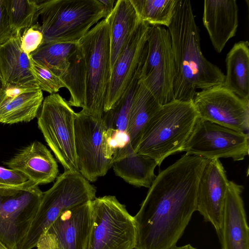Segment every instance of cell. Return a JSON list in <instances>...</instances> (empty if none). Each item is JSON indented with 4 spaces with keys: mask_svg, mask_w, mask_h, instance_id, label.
<instances>
[{
    "mask_svg": "<svg viewBox=\"0 0 249 249\" xmlns=\"http://www.w3.org/2000/svg\"><path fill=\"white\" fill-rule=\"evenodd\" d=\"M206 159L185 154L160 171L133 216L135 249H170L197 208V191Z\"/></svg>",
    "mask_w": 249,
    "mask_h": 249,
    "instance_id": "1",
    "label": "cell"
},
{
    "mask_svg": "<svg viewBox=\"0 0 249 249\" xmlns=\"http://www.w3.org/2000/svg\"><path fill=\"white\" fill-rule=\"evenodd\" d=\"M168 28L176 72L175 100L193 101L196 89L222 86L225 74L202 53L199 28L190 0H177Z\"/></svg>",
    "mask_w": 249,
    "mask_h": 249,
    "instance_id": "2",
    "label": "cell"
},
{
    "mask_svg": "<svg viewBox=\"0 0 249 249\" xmlns=\"http://www.w3.org/2000/svg\"><path fill=\"white\" fill-rule=\"evenodd\" d=\"M198 117L193 101L161 106L145 126L134 150L160 167L168 156L184 151Z\"/></svg>",
    "mask_w": 249,
    "mask_h": 249,
    "instance_id": "3",
    "label": "cell"
},
{
    "mask_svg": "<svg viewBox=\"0 0 249 249\" xmlns=\"http://www.w3.org/2000/svg\"><path fill=\"white\" fill-rule=\"evenodd\" d=\"M43 43L78 42L103 18L98 0H37Z\"/></svg>",
    "mask_w": 249,
    "mask_h": 249,
    "instance_id": "4",
    "label": "cell"
},
{
    "mask_svg": "<svg viewBox=\"0 0 249 249\" xmlns=\"http://www.w3.org/2000/svg\"><path fill=\"white\" fill-rule=\"evenodd\" d=\"M86 67L83 113L102 117L111 77V48L107 18L99 21L78 42Z\"/></svg>",
    "mask_w": 249,
    "mask_h": 249,
    "instance_id": "5",
    "label": "cell"
},
{
    "mask_svg": "<svg viewBox=\"0 0 249 249\" xmlns=\"http://www.w3.org/2000/svg\"><path fill=\"white\" fill-rule=\"evenodd\" d=\"M96 189L79 172L65 171L43 193L38 211L18 249H33L42 234L64 211L96 197Z\"/></svg>",
    "mask_w": 249,
    "mask_h": 249,
    "instance_id": "6",
    "label": "cell"
},
{
    "mask_svg": "<svg viewBox=\"0 0 249 249\" xmlns=\"http://www.w3.org/2000/svg\"><path fill=\"white\" fill-rule=\"evenodd\" d=\"M91 221L85 249H134L136 230L134 217L116 196L91 201Z\"/></svg>",
    "mask_w": 249,
    "mask_h": 249,
    "instance_id": "7",
    "label": "cell"
},
{
    "mask_svg": "<svg viewBox=\"0 0 249 249\" xmlns=\"http://www.w3.org/2000/svg\"><path fill=\"white\" fill-rule=\"evenodd\" d=\"M176 67L168 30L149 26L142 57L139 81L161 105L174 100Z\"/></svg>",
    "mask_w": 249,
    "mask_h": 249,
    "instance_id": "8",
    "label": "cell"
},
{
    "mask_svg": "<svg viewBox=\"0 0 249 249\" xmlns=\"http://www.w3.org/2000/svg\"><path fill=\"white\" fill-rule=\"evenodd\" d=\"M75 115L68 102L56 93L43 99L37 118L45 141L65 171L79 172L75 148Z\"/></svg>",
    "mask_w": 249,
    "mask_h": 249,
    "instance_id": "9",
    "label": "cell"
},
{
    "mask_svg": "<svg viewBox=\"0 0 249 249\" xmlns=\"http://www.w3.org/2000/svg\"><path fill=\"white\" fill-rule=\"evenodd\" d=\"M43 192L32 183L0 187V243L18 249L38 211Z\"/></svg>",
    "mask_w": 249,
    "mask_h": 249,
    "instance_id": "10",
    "label": "cell"
},
{
    "mask_svg": "<svg viewBox=\"0 0 249 249\" xmlns=\"http://www.w3.org/2000/svg\"><path fill=\"white\" fill-rule=\"evenodd\" d=\"M249 134L237 131L198 117L184 145L186 154L206 160L244 159L249 155Z\"/></svg>",
    "mask_w": 249,
    "mask_h": 249,
    "instance_id": "11",
    "label": "cell"
},
{
    "mask_svg": "<svg viewBox=\"0 0 249 249\" xmlns=\"http://www.w3.org/2000/svg\"><path fill=\"white\" fill-rule=\"evenodd\" d=\"M107 126L103 117L76 113L75 148L79 173L89 182L104 176L112 167L103 151V135Z\"/></svg>",
    "mask_w": 249,
    "mask_h": 249,
    "instance_id": "12",
    "label": "cell"
},
{
    "mask_svg": "<svg viewBox=\"0 0 249 249\" xmlns=\"http://www.w3.org/2000/svg\"><path fill=\"white\" fill-rule=\"evenodd\" d=\"M193 102L200 118L248 133L249 100L219 86L196 92Z\"/></svg>",
    "mask_w": 249,
    "mask_h": 249,
    "instance_id": "13",
    "label": "cell"
},
{
    "mask_svg": "<svg viewBox=\"0 0 249 249\" xmlns=\"http://www.w3.org/2000/svg\"><path fill=\"white\" fill-rule=\"evenodd\" d=\"M91 221V201L64 211L41 236L36 249H85Z\"/></svg>",
    "mask_w": 249,
    "mask_h": 249,
    "instance_id": "14",
    "label": "cell"
},
{
    "mask_svg": "<svg viewBox=\"0 0 249 249\" xmlns=\"http://www.w3.org/2000/svg\"><path fill=\"white\" fill-rule=\"evenodd\" d=\"M149 25L139 19L111 71L104 112L112 108L133 80L146 45Z\"/></svg>",
    "mask_w": 249,
    "mask_h": 249,
    "instance_id": "15",
    "label": "cell"
},
{
    "mask_svg": "<svg viewBox=\"0 0 249 249\" xmlns=\"http://www.w3.org/2000/svg\"><path fill=\"white\" fill-rule=\"evenodd\" d=\"M226 172L219 159L207 160L198 182L196 211L220 235L224 201L229 185Z\"/></svg>",
    "mask_w": 249,
    "mask_h": 249,
    "instance_id": "16",
    "label": "cell"
},
{
    "mask_svg": "<svg viewBox=\"0 0 249 249\" xmlns=\"http://www.w3.org/2000/svg\"><path fill=\"white\" fill-rule=\"evenodd\" d=\"M36 83L7 84L0 87V123L29 122L37 117L43 101Z\"/></svg>",
    "mask_w": 249,
    "mask_h": 249,
    "instance_id": "17",
    "label": "cell"
},
{
    "mask_svg": "<svg viewBox=\"0 0 249 249\" xmlns=\"http://www.w3.org/2000/svg\"><path fill=\"white\" fill-rule=\"evenodd\" d=\"M242 185L229 181L219 236L221 249H249V229L242 193Z\"/></svg>",
    "mask_w": 249,
    "mask_h": 249,
    "instance_id": "18",
    "label": "cell"
},
{
    "mask_svg": "<svg viewBox=\"0 0 249 249\" xmlns=\"http://www.w3.org/2000/svg\"><path fill=\"white\" fill-rule=\"evenodd\" d=\"M202 20L214 49L221 53L237 31L238 7L236 1L205 0Z\"/></svg>",
    "mask_w": 249,
    "mask_h": 249,
    "instance_id": "19",
    "label": "cell"
},
{
    "mask_svg": "<svg viewBox=\"0 0 249 249\" xmlns=\"http://www.w3.org/2000/svg\"><path fill=\"white\" fill-rule=\"evenodd\" d=\"M5 164L24 174L37 185L53 181L58 173L57 162L50 151L38 141L21 149Z\"/></svg>",
    "mask_w": 249,
    "mask_h": 249,
    "instance_id": "20",
    "label": "cell"
},
{
    "mask_svg": "<svg viewBox=\"0 0 249 249\" xmlns=\"http://www.w3.org/2000/svg\"><path fill=\"white\" fill-rule=\"evenodd\" d=\"M21 31H14L0 45L1 85L36 83L31 71L30 56L21 48Z\"/></svg>",
    "mask_w": 249,
    "mask_h": 249,
    "instance_id": "21",
    "label": "cell"
},
{
    "mask_svg": "<svg viewBox=\"0 0 249 249\" xmlns=\"http://www.w3.org/2000/svg\"><path fill=\"white\" fill-rule=\"evenodd\" d=\"M157 166L153 159L136 153L130 142L119 150L112 159L115 175L138 187L151 186L156 177Z\"/></svg>",
    "mask_w": 249,
    "mask_h": 249,
    "instance_id": "22",
    "label": "cell"
},
{
    "mask_svg": "<svg viewBox=\"0 0 249 249\" xmlns=\"http://www.w3.org/2000/svg\"><path fill=\"white\" fill-rule=\"evenodd\" d=\"M109 24L111 71L139 19L130 0H118L107 18Z\"/></svg>",
    "mask_w": 249,
    "mask_h": 249,
    "instance_id": "23",
    "label": "cell"
},
{
    "mask_svg": "<svg viewBox=\"0 0 249 249\" xmlns=\"http://www.w3.org/2000/svg\"><path fill=\"white\" fill-rule=\"evenodd\" d=\"M249 43L234 44L226 58V74L222 85L238 97L249 100Z\"/></svg>",
    "mask_w": 249,
    "mask_h": 249,
    "instance_id": "24",
    "label": "cell"
},
{
    "mask_svg": "<svg viewBox=\"0 0 249 249\" xmlns=\"http://www.w3.org/2000/svg\"><path fill=\"white\" fill-rule=\"evenodd\" d=\"M161 107L144 84L139 81L126 130L134 150L145 126Z\"/></svg>",
    "mask_w": 249,
    "mask_h": 249,
    "instance_id": "25",
    "label": "cell"
},
{
    "mask_svg": "<svg viewBox=\"0 0 249 249\" xmlns=\"http://www.w3.org/2000/svg\"><path fill=\"white\" fill-rule=\"evenodd\" d=\"M78 46V42L42 43L30 56L60 76L68 67Z\"/></svg>",
    "mask_w": 249,
    "mask_h": 249,
    "instance_id": "26",
    "label": "cell"
},
{
    "mask_svg": "<svg viewBox=\"0 0 249 249\" xmlns=\"http://www.w3.org/2000/svg\"><path fill=\"white\" fill-rule=\"evenodd\" d=\"M60 76L70 93L68 101L70 106L83 108L86 94V67L79 45L71 56L68 67Z\"/></svg>",
    "mask_w": 249,
    "mask_h": 249,
    "instance_id": "27",
    "label": "cell"
},
{
    "mask_svg": "<svg viewBox=\"0 0 249 249\" xmlns=\"http://www.w3.org/2000/svg\"><path fill=\"white\" fill-rule=\"evenodd\" d=\"M140 20L151 26L168 28L177 0H130Z\"/></svg>",
    "mask_w": 249,
    "mask_h": 249,
    "instance_id": "28",
    "label": "cell"
},
{
    "mask_svg": "<svg viewBox=\"0 0 249 249\" xmlns=\"http://www.w3.org/2000/svg\"><path fill=\"white\" fill-rule=\"evenodd\" d=\"M142 59L136 73L124 93L111 109L104 112L103 119L107 128L126 131L134 94L137 88Z\"/></svg>",
    "mask_w": 249,
    "mask_h": 249,
    "instance_id": "29",
    "label": "cell"
},
{
    "mask_svg": "<svg viewBox=\"0 0 249 249\" xmlns=\"http://www.w3.org/2000/svg\"><path fill=\"white\" fill-rule=\"evenodd\" d=\"M10 26L14 31L37 24L39 17L37 0H4Z\"/></svg>",
    "mask_w": 249,
    "mask_h": 249,
    "instance_id": "30",
    "label": "cell"
},
{
    "mask_svg": "<svg viewBox=\"0 0 249 249\" xmlns=\"http://www.w3.org/2000/svg\"><path fill=\"white\" fill-rule=\"evenodd\" d=\"M30 68L33 77L40 89L51 94L56 93L61 88H65L61 77L43 64L35 61L30 56Z\"/></svg>",
    "mask_w": 249,
    "mask_h": 249,
    "instance_id": "31",
    "label": "cell"
},
{
    "mask_svg": "<svg viewBox=\"0 0 249 249\" xmlns=\"http://www.w3.org/2000/svg\"><path fill=\"white\" fill-rule=\"evenodd\" d=\"M130 142L126 131L107 128L103 135V151L104 157L112 160L118 151Z\"/></svg>",
    "mask_w": 249,
    "mask_h": 249,
    "instance_id": "32",
    "label": "cell"
},
{
    "mask_svg": "<svg viewBox=\"0 0 249 249\" xmlns=\"http://www.w3.org/2000/svg\"><path fill=\"white\" fill-rule=\"evenodd\" d=\"M38 24L25 29L21 36V48L28 56L42 44L43 36L39 30Z\"/></svg>",
    "mask_w": 249,
    "mask_h": 249,
    "instance_id": "33",
    "label": "cell"
},
{
    "mask_svg": "<svg viewBox=\"0 0 249 249\" xmlns=\"http://www.w3.org/2000/svg\"><path fill=\"white\" fill-rule=\"evenodd\" d=\"M32 183L34 182L20 171L0 167V184L9 187H19Z\"/></svg>",
    "mask_w": 249,
    "mask_h": 249,
    "instance_id": "34",
    "label": "cell"
},
{
    "mask_svg": "<svg viewBox=\"0 0 249 249\" xmlns=\"http://www.w3.org/2000/svg\"><path fill=\"white\" fill-rule=\"evenodd\" d=\"M14 32L10 24L4 0H0V45L8 39Z\"/></svg>",
    "mask_w": 249,
    "mask_h": 249,
    "instance_id": "35",
    "label": "cell"
},
{
    "mask_svg": "<svg viewBox=\"0 0 249 249\" xmlns=\"http://www.w3.org/2000/svg\"><path fill=\"white\" fill-rule=\"evenodd\" d=\"M103 9L104 18L108 17L112 11L116 2L114 0H98Z\"/></svg>",
    "mask_w": 249,
    "mask_h": 249,
    "instance_id": "36",
    "label": "cell"
},
{
    "mask_svg": "<svg viewBox=\"0 0 249 249\" xmlns=\"http://www.w3.org/2000/svg\"><path fill=\"white\" fill-rule=\"evenodd\" d=\"M170 249H197L196 248H195L193 246L190 244H187L184 246H181L179 247H178L177 246L174 247L173 248Z\"/></svg>",
    "mask_w": 249,
    "mask_h": 249,
    "instance_id": "37",
    "label": "cell"
},
{
    "mask_svg": "<svg viewBox=\"0 0 249 249\" xmlns=\"http://www.w3.org/2000/svg\"><path fill=\"white\" fill-rule=\"evenodd\" d=\"M0 249H7L1 243H0Z\"/></svg>",
    "mask_w": 249,
    "mask_h": 249,
    "instance_id": "38",
    "label": "cell"
},
{
    "mask_svg": "<svg viewBox=\"0 0 249 249\" xmlns=\"http://www.w3.org/2000/svg\"><path fill=\"white\" fill-rule=\"evenodd\" d=\"M0 187H11L2 184H0Z\"/></svg>",
    "mask_w": 249,
    "mask_h": 249,
    "instance_id": "39",
    "label": "cell"
},
{
    "mask_svg": "<svg viewBox=\"0 0 249 249\" xmlns=\"http://www.w3.org/2000/svg\"><path fill=\"white\" fill-rule=\"evenodd\" d=\"M1 86V84H0V87Z\"/></svg>",
    "mask_w": 249,
    "mask_h": 249,
    "instance_id": "40",
    "label": "cell"
}]
</instances>
